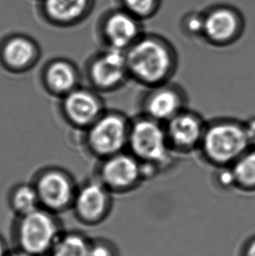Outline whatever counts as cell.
Listing matches in <instances>:
<instances>
[{
  "label": "cell",
  "mask_w": 255,
  "mask_h": 256,
  "mask_svg": "<svg viewBox=\"0 0 255 256\" xmlns=\"http://www.w3.org/2000/svg\"><path fill=\"white\" fill-rule=\"evenodd\" d=\"M125 56L130 80L145 88L172 82L178 66L176 49L158 35L142 34Z\"/></svg>",
  "instance_id": "cell-1"
},
{
  "label": "cell",
  "mask_w": 255,
  "mask_h": 256,
  "mask_svg": "<svg viewBox=\"0 0 255 256\" xmlns=\"http://www.w3.org/2000/svg\"><path fill=\"white\" fill-rule=\"evenodd\" d=\"M244 128L249 147L255 149V116L244 122Z\"/></svg>",
  "instance_id": "cell-25"
},
{
  "label": "cell",
  "mask_w": 255,
  "mask_h": 256,
  "mask_svg": "<svg viewBox=\"0 0 255 256\" xmlns=\"http://www.w3.org/2000/svg\"><path fill=\"white\" fill-rule=\"evenodd\" d=\"M245 256H255V238L248 244L245 250Z\"/></svg>",
  "instance_id": "cell-26"
},
{
  "label": "cell",
  "mask_w": 255,
  "mask_h": 256,
  "mask_svg": "<svg viewBox=\"0 0 255 256\" xmlns=\"http://www.w3.org/2000/svg\"><path fill=\"white\" fill-rule=\"evenodd\" d=\"M231 166L236 189L248 192H255V149L249 148Z\"/></svg>",
  "instance_id": "cell-20"
},
{
  "label": "cell",
  "mask_w": 255,
  "mask_h": 256,
  "mask_svg": "<svg viewBox=\"0 0 255 256\" xmlns=\"http://www.w3.org/2000/svg\"><path fill=\"white\" fill-rule=\"evenodd\" d=\"M127 150L141 163L153 164L162 170L170 166L175 155L164 124L142 114L131 118Z\"/></svg>",
  "instance_id": "cell-3"
},
{
  "label": "cell",
  "mask_w": 255,
  "mask_h": 256,
  "mask_svg": "<svg viewBox=\"0 0 255 256\" xmlns=\"http://www.w3.org/2000/svg\"><path fill=\"white\" fill-rule=\"evenodd\" d=\"M120 7L139 20L153 16L158 10L160 0H118Z\"/></svg>",
  "instance_id": "cell-21"
},
{
  "label": "cell",
  "mask_w": 255,
  "mask_h": 256,
  "mask_svg": "<svg viewBox=\"0 0 255 256\" xmlns=\"http://www.w3.org/2000/svg\"><path fill=\"white\" fill-rule=\"evenodd\" d=\"M9 206L18 217L28 214L40 206L38 192L32 183H21L14 186L8 196Z\"/></svg>",
  "instance_id": "cell-18"
},
{
  "label": "cell",
  "mask_w": 255,
  "mask_h": 256,
  "mask_svg": "<svg viewBox=\"0 0 255 256\" xmlns=\"http://www.w3.org/2000/svg\"><path fill=\"white\" fill-rule=\"evenodd\" d=\"M32 1H35V2L37 3V2H38V1H40V0H32Z\"/></svg>",
  "instance_id": "cell-29"
},
{
  "label": "cell",
  "mask_w": 255,
  "mask_h": 256,
  "mask_svg": "<svg viewBox=\"0 0 255 256\" xmlns=\"http://www.w3.org/2000/svg\"><path fill=\"white\" fill-rule=\"evenodd\" d=\"M8 256H34L30 254L26 253V252H24V251H22V250H18V251H16V252H14V253L10 254H8Z\"/></svg>",
  "instance_id": "cell-28"
},
{
  "label": "cell",
  "mask_w": 255,
  "mask_h": 256,
  "mask_svg": "<svg viewBox=\"0 0 255 256\" xmlns=\"http://www.w3.org/2000/svg\"><path fill=\"white\" fill-rule=\"evenodd\" d=\"M244 122L235 118H216L207 122L198 152L207 163L231 166L249 149Z\"/></svg>",
  "instance_id": "cell-2"
},
{
  "label": "cell",
  "mask_w": 255,
  "mask_h": 256,
  "mask_svg": "<svg viewBox=\"0 0 255 256\" xmlns=\"http://www.w3.org/2000/svg\"><path fill=\"white\" fill-rule=\"evenodd\" d=\"M96 0H40L37 2L38 18L49 26L60 29L76 28L93 14Z\"/></svg>",
  "instance_id": "cell-13"
},
{
  "label": "cell",
  "mask_w": 255,
  "mask_h": 256,
  "mask_svg": "<svg viewBox=\"0 0 255 256\" xmlns=\"http://www.w3.org/2000/svg\"><path fill=\"white\" fill-rule=\"evenodd\" d=\"M186 91L172 82L146 88L140 102L141 113L161 124H166L187 108Z\"/></svg>",
  "instance_id": "cell-12"
},
{
  "label": "cell",
  "mask_w": 255,
  "mask_h": 256,
  "mask_svg": "<svg viewBox=\"0 0 255 256\" xmlns=\"http://www.w3.org/2000/svg\"><path fill=\"white\" fill-rule=\"evenodd\" d=\"M131 118L121 111L106 110L86 128V149L99 160L127 150Z\"/></svg>",
  "instance_id": "cell-4"
},
{
  "label": "cell",
  "mask_w": 255,
  "mask_h": 256,
  "mask_svg": "<svg viewBox=\"0 0 255 256\" xmlns=\"http://www.w3.org/2000/svg\"><path fill=\"white\" fill-rule=\"evenodd\" d=\"M80 71L72 60L56 58L46 64L42 72L43 86L50 94L62 98L80 86Z\"/></svg>",
  "instance_id": "cell-17"
},
{
  "label": "cell",
  "mask_w": 255,
  "mask_h": 256,
  "mask_svg": "<svg viewBox=\"0 0 255 256\" xmlns=\"http://www.w3.org/2000/svg\"><path fill=\"white\" fill-rule=\"evenodd\" d=\"M106 110L100 93L91 86H78L60 98V112L65 121L83 132L93 124Z\"/></svg>",
  "instance_id": "cell-11"
},
{
  "label": "cell",
  "mask_w": 255,
  "mask_h": 256,
  "mask_svg": "<svg viewBox=\"0 0 255 256\" xmlns=\"http://www.w3.org/2000/svg\"><path fill=\"white\" fill-rule=\"evenodd\" d=\"M113 195L100 180L94 176L78 186L72 210L79 222L96 225L110 214Z\"/></svg>",
  "instance_id": "cell-10"
},
{
  "label": "cell",
  "mask_w": 255,
  "mask_h": 256,
  "mask_svg": "<svg viewBox=\"0 0 255 256\" xmlns=\"http://www.w3.org/2000/svg\"><path fill=\"white\" fill-rule=\"evenodd\" d=\"M18 218L16 238L20 250L34 256L49 254L63 232L57 214L40 208Z\"/></svg>",
  "instance_id": "cell-5"
},
{
  "label": "cell",
  "mask_w": 255,
  "mask_h": 256,
  "mask_svg": "<svg viewBox=\"0 0 255 256\" xmlns=\"http://www.w3.org/2000/svg\"><path fill=\"white\" fill-rule=\"evenodd\" d=\"M86 77L90 86L99 93L113 92L130 80L125 52L104 48L88 62Z\"/></svg>",
  "instance_id": "cell-7"
},
{
  "label": "cell",
  "mask_w": 255,
  "mask_h": 256,
  "mask_svg": "<svg viewBox=\"0 0 255 256\" xmlns=\"http://www.w3.org/2000/svg\"><path fill=\"white\" fill-rule=\"evenodd\" d=\"M38 42L24 32H10L0 38V64L12 73L32 70L42 58Z\"/></svg>",
  "instance_id": "cell-15"
},
{
  "label": "cell",
  "mask_w": 255,
  "mask_h": 256,
  "mask_svg": "<svg viewBox=\"0 0 255 256\" xmlns=\"http://www.w3.org/2000/svg\"><path fill=\"white\" fill-rule=\"evenodd\" d=\"M88 256H114V251L107 242L93 240L90 244Z\"/></svg>",
  "instance_id": "cell-24"
},
{
  "label": "cell",
  "mask_w": 255,
  "mask_h": 256,
  "mask_svg": "<svg viewBox=\"0 0 255 256\" xmlns=\"http://www.w3.org/2000/svg\"><path fill=\"white\" fill-rule=\"evenodd\" d=\"M184 31L190 36H201L204 34V15L203 14L192 12L187 14L182 22Z\"/></svg>",
  "instance_id": "cell-22"
},
{
  "label": "cell",
  "mask_w": 255,
  "mask_h": 256,
  "mask_svg": "<svg viewBox=\"0 0 255 256\" xmlns=\"http://www.w3.org/2000/svg\"><path fill=\"white\" fill-rule=\"evenodd\" d=\"M94 176L113 194L130 192L144 182L141 162L128 150L100 160Z\"/></svg>",
  "instance_id": "cell-9"
},
{
  "label": "cell",
  "mask_w": 255,
  "mask_h": 256,
  "mask_svg": "<svg viewBox=\"0 0 255 256\" xmlns=\"http://www.w3.org/2000/svg\"><path fill=\"white\" fill-rule=\"evenodd\" d=\"M242 30V16L232 7L220 6L204 14L203 37L212 45H231L240 38Z\"/></svg>",
  "instance_id": "cell-16"
},
{
  "label": "cell",
  "mask_w": 255,
  "mask_h": 256,
  "mask_svg": "<svg viewBox=\"0 0 255 256\" xmlns=\"http://www.w3.org/2000/svg\"><path fill=\"white\" fill-rule=\"evenodd\" d=\"M96 34L104 48L125 52L141 38V20L121 7L105 12L97 21Z\"/></svg>",
  "instance_id": "cell-8"
},
{
  "label": "cell",
  "mask_w": 255,
  "mask_h": 256,
  "mask_svg": "<svg viewBox=\"0 0 255 256\" xmlns=\"http://www.w3.org/2000/svg\"><path fill=\"white\" fill-rule=\"evenodd\" d=\"M0 256H8L6 252V246L4 245L2 239L0 238Z\"/></svg>",
  "instance_id": "cell-27"
},
{
  "label": "cell",
  "mask_w": 255,
  "mask_h": 256,
  "mask_svg": "<svg viewBox=\"0 0 255 256\" xmlns=\"http://www.w3.org/2000/svg\"><path fill=\"white\" fill-rule=\"evenodd\" d=\"M91 240L79 232H62L49 253L50 256H88Z\"/></svg>",
  "instance_id": "cell-19"
},
{
  "label": "cell",
  "mask_w": 255,
  "mask_h": 256,
  "mask_svg": "<svg viewBox=\"0 0 255 256\" xmlns=\"http://www.w3.org/2000/svg\"><path fill=\"white\" fill-rule=\"evenodd\" d=\"M32 184L42 208L56 214L72 209L79 184L68 172L60 167H48L38 172Z\"/></svg>",
  "instance_id": "cell-6"
},
{
  "label": "cell",
  "mask_w": 255,
  "mask_h": 256,
  "mask_svg": "<svg viewBox=\"0 0 255 256\" xmlns=\"http://www.w3.org/2000/svg\"><path fill=\"white\" fill-rule=\"evenodd\" d=\"M207 121L188 108L164 124L170 146L175 154H188L198 150Z\"/></svg>",
  "instance_id": "cell-14"
},
{
  "label": "cell",
  "mask_w": 255,
  "mask_h": 256,
  "mask_svg": "<svg viewBox=\"0 0 255 256\" xmlns=\"http://www.w3.org/2000/svg\"><path fill=\"white\" fill-rule=\"evenodd\" d=\"M214 175L216 186L222 190H230L236 188L235 178L232 166L218 167Z\"/></svg>",
  "instance_id": "cell-23"
}]
</instances>
